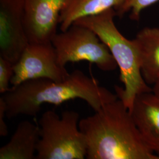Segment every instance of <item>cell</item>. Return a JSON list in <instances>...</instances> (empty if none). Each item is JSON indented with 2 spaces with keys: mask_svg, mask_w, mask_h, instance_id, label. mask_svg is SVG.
Wrapping results in <instances>:
<instances>
[{
  "mask_svg": "<svg viewBox=\"0 0 159 159\" xmlns=\"http://www.w3.org/2000/svg\"><path fill=\"white\" fill-rule=\"evenodd\" d=\"M1 97L6 103V117L18 116L35 117L44 103L58 106L63 102L80 98L95 111L119 98L97 80L90 77L80 70L70 73L61 81L43 78L30 80L11 88Z\"/></svg>",
  "mask_w": 159,
  "mask_h": 159,
  "instance_id": "cell-1",
  "label": "cell"
},
{
  "mask_svg": "<svg viewBox=\"0 0 159 159\" xmlns=\"http://www.w3.org/2000/svg\"><path fill=\"white\" fill-rule=\"evenodd\" d=\"M88 159H159L144 142L121 100L104 105L80 120Z\"/></svg>",
  "mask_w": 159,
  "mask_h": 159,
  "instance_id": "cell-2",
  "label": "cell"
},
{
  "mask_svg": "<svg viewBox=\"0 0 159 159\" xmlns=\"http://www.w3.org/2000/svg\"><path fill=\"white\" fill-rule=\"evenodd\" d=\"M114 9L84 17L73 24L85 26L98 35L111 53L120 69V80L124 88L115 86L116 92L130 112L137 97L152 91L142 73L139 51L134 40L126 39L116 27Z\"/></svg>",
  "mask_w": 159,
  "mask_h": 159,
  "instance_id": "cell-3",
  "label": "cell"
},
{
  "mask_svg": "<svg viewBox=\"0 0 159 159\" xmlns=\"http://www.w3.org/2000/svg\"><path fill=\"white\" fill-rule=\"evenodd\" d=\"M80 120L79 114L73 110L64 111L61 117L52 110L43 114L35 159H84L87 144Z\"/></svg>",
  "mask_w": 159,
  "mask_h": 159,
  "instance_id": "cell-4",
  "label": "cell"
},
{
  "mask_svg": "<svg viewBox=\"0 0 159 159\" xmlns=\"http://www.w3.org/2000/svg\"><path fill=\"white\" fill-rule=\"evenodd\" d=\"M51 43L57 63L63 67L67 63L80 61L94 64L104 71H111L118 67L107 46L85 26L73 24L66 31L56 34Z\"/></svg>",
  "mask_w": 159,
  "mask_h": 159,
  "instance_id": "cell-5",
  "label": "cell"
},
{
  "mask_svg": "<svg viewBox=\"0 0 159 159\" xmlns=\"http://www.w3.org/2000/svg\"><path fill=\"white\" fill-rule=\"evenodd\" d=\"M12 86H16L30 80L46 78L61 81L70 73L57 63L56 54L51 43L29 44L14 64Z\"/></svg>",
  "mask_w": 159,
  "mask_h": 159,
  "instance_id": "cell-6",
  "label": "cell"
},
{
  "mask_svg": "<svg viewBox=\"0 0 159 159\" xmlns=\"http://www.w3.org/2000/svg\"><path fill=\"white\" fill-rule=\"evenodd\" d=\"M29 44L24 0H0V57L14 64Z\"/></svg>",
  "mask_w": 159,
  "mask_h": 159,
  "instance_id": "cell-7",
  "label": "cell"
},
{
  "mask_svg": "<svg viewBox=\"0 0 159 159\" xmlns=\"http://www.w3.org/2000/svg\"><path fill=\"white\" fill-rule=\"evenodd\" d=\"M24 26L30 44H46L57 34L61 10L68 0H24Z\"/></svg>",
  "mask_w": 159,
  "mask_h": 159,
  "instance_id": "cell-8",
  "label": "cell"
},
{
  "mask_svg": "<svg viewBox=\"0 0 159 159\" xmlns=\"http://www.w3.org/2000/svg\"><path fill=\"white\" fill-rule=\"evenodd\" d=\"M144 142L159 157V98L153 91L137 97L130 111Z\"/></svg>",
  "mask_w": 159,
  "mask_h": 159,
  "instance_id": "cell-9",
  "label": "cell"
},
{
  "mask_svg": "<svg viewBox=\"0 0 159 159\" xmlns=\"http://www.w3.org/2000/svg\"><path fill=\"white\" fill-rule=\"evenodd\" d=\"M40 127L24 120L18 123L10 141L0 148V159H35Z\"/></svg>",
  "mask_w": 159,
  "mask_h": 159,
  "instance_id": "cell-10",
  "label": "cell"
},
{
  "mask_svg": "<svg viewBox=\"0 0 159 159\" xmlns=\"http://www.w3.org/2000/svg\"><path fill=\"white\" fill-rule=\"evenodd\" d=\"M138 47L142 73L148 84L159 80V29L146 27L134 39Z\"/></svg>",
  "mask_w": 159,
  "mask_h": 159,
  "instance_id": "cell-11",
  "label": "cell"
},
{
  "mask_svg": "<svg viewBox=\"0 0 159 159\" xmlns=\"http://www.w3.org/2000/svg\"><path fill=\"white\" fill-rule=\"evenodd\" d=\"M126 0H68L61 10L59 24L61 31L67 30L80 18L97 15L110 9L116 14Z\"/></svg>",
  "mask_w": 159,
  "mask_h": 159,
  "instance_id": "cell-12",
  "label": "cell"
},
{
  "mask_svg": "<svg viewBox=\"0 0 159 159\" xmlns=\"http://www.w3.org/2000/svg\"><path fill=\"white\" fill-rule=\"evenodd\" d=\"M159 1V0H126L125 4L117 12V16L122 17L125 13L130 12L131 19L138 21L144 9Z\"/></svg>",
  "mask_w": 159,
  "mask_h": 159,
  "instance_id": "cell-13",
  "label": "cell"
},
{
  "mask_svg": "<svg viewBox=\"0 0 159 159\" xmlns=\"http://www.w3.org/2000/svg\"><path fill=\"white\" fill-rule=\"evenodd\" d=\"M14 64L0 57V93L4 94L10 90L9 84L14 75Z\"/></svg>",
  "mask_w": 159,
  "mask_h": 159,
  "instance_id": "cell-14",
  "label": "cell"
},
{
  "mask_svg": "<svg viewBox=\"0 0 159 159\" xmlns=\"http://www.w3.org/2000/svg\"><path fill=\"white\" fill-rule=\"evenodd\" d=\"M6 116V103L3 98H0V136L5 137L8 134V127L4 120Z\"/></svg>",
  "mask_w": 159,
  "mask_h": 159,
  "instance_id": "cell-15",
  "label": "cell"
},
{
  "mask_svg": "<svg viewBox=\"0 0 159 159\" xmlns=\"http://www.w3.org/2000/svg\"><path fill=\"white\" fill-rule=\"evenodd\" d=\"M152 91L156 96L159 98V80L154 84Z\"/></svg>",
  "mask_w": 159,
  "mask_h": 159,
  "instance_id": "cell-16",
  "label": "cell"
}]
</instances>
